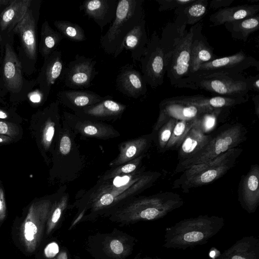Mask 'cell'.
Masks as SVG:
<instances>
[{
	"label": "cell",
	"instance_id": "obj_1",
	"mask_svg": "<svg viewBox=\"0 0 259 259\" xmlns=\"http://www.w3.org/2000/svg\"><path fill=\"white\" fill-rule=\"evenodd\" d=\"M145 169L142 166L130 174L107 180L98 179L92 188L76 198L72 204L78 213L72 226L80 220L109 217L126 202L153 186L161 174Z\"/></svg>",
	"mask_w": 259,
	"mask_h": 259
},
{
	"label": "cell",
	"instance_id": "obj_2",
	"mask_svg": "<svg viewBox=\"0 0 259 259\" xmlns=\"http://www.w3.org/2000/svg\"><path fill=\"white\" fill-rule=\"evenodd\" d=\"M186 26L169 22L163 28L160 37L167 76L171 85L175 87L189 74L193 28L191 26L187 30Z\"/></svg>",
	"mask_w": 259,
	"mask_h": 259
},
{
	"label": "cell",
	"instance_id": "obj_3",
	"mask_svg": "<svg viewBox=\"0 0 259 259\" xmlns=\"http://www.w3.org/2000/svg\"><path fill=\"white\" fill-rule=\"evenodd\" d=\"M183 202V198L172 192L136 196L113 211L109 217L111 221L122 225L151 220L179 207Z\"/></svg>",
	"mask_w": 259,
	"mask_h": 259
},
{
	"label": "cell",
	"instance_id": "obj_4",
	"mask_svg": "<svg viewBox=\"0 0 259 259\" xmlns=\"http://www.w3.org/2000/svg\"><path fill=\"white\" fill-rule=\"evenodd\" d=\"M144 0H118L115 17L100 41L107 54L117 58L123 50L124 38L145 18Z\"/></svg>",
	"mask_w": 259,
	"mask_h": 259
},
{
	"label": "cell",
	"instance_id": "obj_5",
	"mask_svg": "<svg viewBox=\"0 0 259 259\" xmlns=\"http://www.w3.org/2000/svg\"><path fill=\"white\" fill-rule=\"evenodd\" d=\"M179 88L201 90L218 96L245 97L250 91L248 78L241 74L214 72L195 73L182 79Z\"/></svg>",
	"mask_w": 259,
	"mask_h": 259
},
{
	"label": "cell",
	"instance_id": "obj_6",
	"mask_svg": "<svg viewBox=\"0 0 259 259\" xmlns=\"http://www.w3.org/2000/svg\"><path fill=\"white\" fill-rule=\"evenodd\" d=\"M243 149L238 147L229 150L214 159L194 165L183 172L173 183V188H181L184 193L218 180L233 167Z\"/></svg>",
	"mask_w": 259,
	"mask_h": 259
},
{
	"label": "cell",
	"instance_id": "obj_7",
	"mask_svg": "<svg viewBox=\"0 0 259 259\" xmlns=\"http://www.w3.org/2000/svg\"><path fill=\"white\" fill-rule=\"evenodd\" d=\"M247 133L246 128L240 123L225 124L202 149L191 157L178 162L175 173L182 172L193 165L207 162L229 150L239 147L246 140Z\"/></svg>",
	"mask_w": 259,
	"mask_h": 259
},
{
	"label": "cell",
	"instance_id": "obj_8",
	"mask_svg": "<svg viewBox=\"0 0 259 259\" xmlns=\"http://www.w3.org/2000/svg\"><path fill=\"white\" fill-rule=\"evenodd\" d=\"M62 125L57 143L58 164L60 180L66 183L80 176L87 160L75 141L76 135L64 122Z\"/></svg>",
	"mask_w": 259,
	"mask_h": 259
},
{
	"label": "cell",
	"instance_id": "obj_9",
	"mask_svg": "<svg viewBox=\"0 0 259 259\" xmlns=\"http://www.w3.org/2000/svg\"><path fill=\"white\" fill-rule=\"evenodd\" d=\"M142 74L147 83L155 89L163 83L166 73L165 59L160 37L153 31L140 60Z\"/></svg>",
	"mask_w": 259,
	"mask_h": 259
},
{
	"label": "cell",
	"instance_id": "obj_10",
	"mask_svg": "<svg viewBox=\"0 0 259 259\" xmlns=\"http://www.w3.org/2000/svg\"><path fill=\"white\" fill-rule=\"evenodd\" d=\"M159 107V115L152 131L155 134L169 118L177 120H194L214 109L189 103L184 100L183 96L164 99L160 102Z\"/></svg>",
	"mask_w": 259,
	"mask_h": 259
},
{
	"label": "cell",
	"instance_id": "obj_11",
	"mask_svg": "<svg viewBox=\"0 0 259 259\" xmlns=\"http://www.w3.org/2000/svg\"><path fill=\"white\" fill-rule=\"evenodd\" d=\"M93 58L76 54L74 59L64 67L60 79L65 86L77 90L90 88L95 76L99 73Z\"/></svg>",
	"mask_w": 259,
	"mask_h": 259
},
{
	"label": "cell",
	"instance_id": "obj_12",
	"mask_svg": "<svg viewBox=\"0 0 259 259\" xmlns=\"http://www.w3.org/2000/svg\"><path fill=\"white\" fill-rule=\"evenodd\" d=\"M62 121L76 135L82 137L109 140L120 136L113 126L104 122L85 118L64 111Z\"/></svg>",
	"mask_w": 259,
	"mask_h": 259
},
{
	"label": "cell",
	"instance_id": "obj_13",
	"mask_svg": "<svg viewBox=\"0 0 259 259\" xmlns=\"http://www.w3.org/2000/svg\"><path fill=\"white\" fill-rule=\"evenodd\" d=\"M251 67H255L258 70L259 61L242 50L234 55L217 58L203 64L195 73L223 72L241 74Z\"/></svg>",
	"mask_w": 259,
	"mask_h": 259
},
{
	"label": "cell",
	"instance_id": "obj_14",
	"mask_svg": "<svg viewBox=\"0 0 259 259\" xmlns=\"http://www.w3.org/2000/svg\"><path fill=\"white\" fill-rule=\"evenodd\" d=\"M48 217V209L31 211L21 225L20 237L27 252H33L38 246Z\"/></svg>",
	"mask_w": 259,
	"mask_h": 259
},
{
	"label": "cell",
	"instance_id": "obj_15",
	"mask_svg": "<svg viewBox=\"0 0 259 259\" xmlns=\"http://www.w3.org/2000/svg\"><path fill=\"white\" fill-rule=\"evenodd\" d=\"M115 84L117 90L129 98L138 99L147 92V84L142 73L132 64H126L120 68Z\"/></svg>",
	"mask_w": 259,
	"mask_h": 259
},
{
	"label": "cell",
	"instance_id": "obj_16",
	"mask_svg": "<svg viewBox=\"0 0 259 259\" xmlns=\"http://www.w3.org/2000/svg\"><path fill=\"white\" fill-rule=\"evenodd\" d=\"M127 106L112 100L106 96L101 101L74 112L77 116L85 118L104 122L115 121L119 119Z\"/></svg>",
	"mask_w": 259,
	"mask_h": 259
},
{
	"label": "cell",
	"instance_id": "obj_17",
	"mask_svg": "<svg viewBox=\"0 0 259 259\" xmlns=\"http://www.w3.org/2000/svg\"><path fill=\"white\" fill-rule=\"evenodd\" d=\"M192 27L193 37L190 48L191 59L189 75L196 72L202 64L217 58L214 53V49L202 33L201 23L198 22Z\"/></svg>",
	"mask_w": 259,
	"mask_h": 259
},
{
	"label": "cell",
	"instance_id": "obj_18",
	"mask_svg": "<svg viewBox=\"0 0 259 259\" xmlns=\"http://www.w3.org/2000/svg\"><path fill=\"white\" fill-rule=\"evenodd\" d=\"M238 200L249 212L256 208L259 203V165L252 164L248 172L241 176L238 188Z\"/></svg>",
	"mask_w": 259,
	"mask_h": 259
},
{
	"label": "cell",
	"instance_id": "obj_19",
	"mask_svg": "<svg viewBox=\"0 0 259 259\" xmlns=\"http://www.w3.org/2000/svg\"><path fill=\"white\" fill-rule=\"evenodd\" d=\"M155 134L152 133L123 142L118 146L119 154L109 163L111 167L128 162L146 154L154 141Z\"/></svg>",
	"mask_w": 259,
	"mask_h": 259
},
{
	"label": "cell",
	"instance_id": "obj_20",
	"mask_svg": "<svg viewBox=\"0 0 259 259\" xmlns=\"http://www.w3.org/2000/svg\"><path fill=\"white\" fill-rule=\"evenodd\" d=\"M118 0H87L83 2L79 9L100 27L101 31L114 20Z\"/></svg>",
	"mask_w": 259,
	"mask_h": 259
},
{
	"label": "cell",
	"instance_id": "obj_21",
	"mask_svg": "<svg viewBox=\"0 0 259 259\" xmlns=\"http://www.w3.org/2000/svg\"><path fill=\"white\" fill-rule=\"evenodd\" d=\"M13 30L19 36L27 57L30 59H35L37 57L36 23L31 10L27 11Z\"/></svg>",
	"mask_w": 259,
	"mask_h": 259
},
{
	"label": "cell",
	"instance_id": "obj_22",
	"mask_svg": "<svg viewBox=\"0 0 259 259\" xmlns=\"http://www.w3.org/2000/svg\"><path fill=\"white\" fill-rule=\"evenodd\" d=\"M105 97L90 91L81 90H64L57 94L58 102L74 112L95 104Z\"/></svg>",
	"mask_w": 259,
	"mask_h": 259
},
{
	"label": "cell",
	"instance_id": "obj_23",
	"mask_svg": "<svg viewBox=\"0 0 259 259\" xmlns=\"http://www.w3.org/2000/svg\"><path fill=\"white\" fill-rule=\"evenodd\" d=\"M3 76L5 84L9 90L17 91L21 89L23 82L21 64L9 44H7L5 46Z\"/></svg>",
	"mask_w": 259,
	"mask_h": 259
},
{
	"label": "cell",
	"instance_id": "obj_24",
	"mask_svg": "<svg viewBox=\"0 0 259 259\" xmlns=\"http://www.w3.org/2000/svg\"><path fill=\"white\" fill-rule=\"evenodd\" d=\"M259 5H243L219 9L209 16V21L213 26L224 24L243 19L257 14Z\"/></svg>",
	"mask_w": 259,
	"mask_h": 259
},
{
	"label": "cell",
	"instance_id": "obj_25",
	"mask_svg": "<svg viewBox=\"0 0 259 259\" xmlns=\"http://www.w3.org/2000/svg\"><path fill=\"white\" fill-rule=\"evenodd\" d=\"M146 20L143 19L125 36L123 49L129 51L134 62L140 61L148 42Z\"/></svg>",
	"mask_w": 259,
	"mask_h": 259
},
{
	"label": "cell",
	"instance_id": "obj_26",
	"mask_svg": "<svg viewBox=\"0 0 259 259\" xmlns=\"http://www.w3.org/2000/svg\"><path fill=\"white\" fill-rule=\"evenodd\" d=\"M213 135L204 134L194 125L189 131L178 149L179 162L187 159L202 149Z\"/></svg>",
	"mask_w": 259,
	"mask_h": 259
},
{
	"label": "cell",
	"instance_id": "obj_27",
	"mask_svg": "<svg viewBox=\"0 0 259 259\" xmlns=\"http://www.w3.org/2000/svg\"><path fill=\"white\" fill-rule=\"evenodd\" d=\"M207 0H195L187 5L177 8L175 11L176 18L174 22L179 26L198 23L207 11Z\"/></svg>",
	"mask_w": 259,
	"mask_h": 259
},
{
	"label": "cell",
	"instance_id": "obj_28",
	"mask_svg": "<svg viewBox=\"0 0 259 259\" xmlns=\"http://www.w3.org/2000/svg\"><path fill=\"white\" fill-rule=\"evenodd\" d=\"M185 101L193 105L206 107L212 109H223L230 107L245 103L248 101V97H228L217 96L212 97L203 95L183 96Z\"/></svg>",
	"mask_w": 259,
	"mask_h": 259
},
{
	"label": "cell",
	"instance_id": "obj_29",
	"mask_svg": "<svg viewBox=\"0 0 259 259\" xmlns=\"http://www.w3.org/2000/svg\"><path fill=\"white\" fill-rule=\"evenodd\" d=\"M31 3V0H14L0 15L1 30H13L24 17Z\"/></svg>",
	"mask_w": 259,
	"mask_h": 259
},
{
	"label": "cell",
	"instance_id": "obj_30",
	"mask_svg": "<svg viewBox=\"0 0 259 259\" xmlns=\"http://www.w3.org/2000/svg\"><path fill=\"white\" fill-rule=\"evenodd\" d=\"M224 25L232 38L245 41L250 34L259 29V15L227 22Z\"/></svg>",
	"mask_w": 259,
	"mask_h": 259
},
{
	"label": "cell",
	"instance_id": "obj_31",
	"mask_svg": "<svg viewBox=\"0 0 259 259\" xmlns=\"http://www.w3.org/2000/svg\"><path fill=\"white\" fill-rule=\"evenodd\" d=\"M63 68L62 53L55 51L47 58L43 69V88L47 93L60 77Z\"/></svg>",
	"mask_w": 259,
	"mask_h": 259
},
{
	"label": "cell",
	"instance_id": "obj_32",
	"mask_svg": "<svg viewBox=\"0 0 259 259\" xmlns=\"http://www.w3.org/2000/svg\"><path fill=\"white\" fill-rule=\"evenodd\" d=\"M63 36L58 31L54 30L46 21L42 25L39 51L47 58L55 51L63 39Z\"/></svg>",
	"mask_w": 259,
	"mask_h": 259
},
{
	"label": "cell",
	"instance_id": "obj_33",
	"mask_svg": "<svg viewBox=\"0 0 259 259\" xmlns=\"http://www.w3.org/2000/svg\"><path fill=\"white\" fill-rule=\"evenodd\" d=\"M122 236L108 235L102 243L103 252L113 259H122L127 255L131 247L127 246Z\"/></svg>",
	"mask_w": 259,
	"mask_h": 259
},
{
	"label": "cell",
	"instance_id": "obj_34",
	"mask_svg": "<svg viewBox=\"0 0 259 259\" xmlns=\"http://www.w3.org/2000/svg\"><path fill=\"white\" fill-rule=\"evenodd\" d=\"M196 120H177L164 152L179 149L189 131L194 125Z\"/></svg>",
	"mask_w": 259,
	"mask_h": 259
},
{
	"label": "cell",
	"instance_id": "obj_35",
	"mask_svg": "<svg viewBox=\"0 0 259 259\" xmlns=\"http://www.w3.org/2000/svg\"><path fill=\"white\" fill-rule=\"evenodd\" d=\"M54 24L63 37L71 41L81 42L87 39L83 29L77 24L67 20H57Z\"/></svg>",
	"mask_w": 259,
	"mask_h": 259
},
{
	"label": "cell",
	"instance_id": "obj_36",
	"mask_svg": "<svg viewBox=\"0 0 259 259\" xmlns=\"http://www.w3.org/2000/svg\"><path fill=\"white\" fill-rule=\"evenodd\" d=\"M146 156V154H144L128 162L111 167L105 171L99 179L107 180L117 176L133 173L142 166V161Z\"/></svg>",
	"mask_w": 259,
	"mask_h": 259
},
{
	"label": "cell",
	"instance_id": "obj_37",
	"mask_svg": "<svg viewBox=\"0 0 259 259\" xmlns=\"http://www.w3.org/2000/svg\"><path fill=\"white\" fill-rule=\"evenodd\" d=\"M69 195L64 192L54 208L47 223V234L49 235L55 229L60 221L64 211L68 206Z\"/></svg>",
	"mask_w": 259,
	"mask_h": 259
},
{
	"label": "cell",
	"instance_id": "obj_38",
	"mask_svg": "<svg viewBox=\"0 0 259 259\" xmlns=\"http://www.w3.org/2000/svg\"><path fill=\"white\" fill-rule=\"evenodd\" d=\"M223 109H214L206 112L196 119L194 126L206 134L215 127L219 115Z\"/></svg>",
	"mask_w": 259,
	"mask_h": 259
},
{
	"label": "cell",
	"instance_id": "obj_39",
	"mask_svg": "<svg viewBox=\"0 0 259 259\" xmlns=\"http://www.w3.org/2000/svg\"><path fill=\"white\" fill-rule=\"evenodd\" d=\"M177 120L169 118L158 130L157 135L156 144L160 152H164L165 148L169 141Z\"/></svg>",
	"mask_w": 259,
	"mask_h": 259
},
{
	"label": "cell",
	"instance_id": "obj_40",
	"mask_svg": "<svg viewBox=\"0 0 259 259\" xmlns=\"http://www.w3.org/2000/svg\"><path fill=\"white\" fill-rule=\"evenodd\" d=\"M195 0H157L159 12L176 10L193 2Z\"/></svg>",
	"mask_w": 259,
	"mask_h": 259
},
{
	"label": "cell",
	"instance_id": "obj_41",
	"mask_svg": "<svg viewBox=\"0 0 259 259\" xmlns=\"http://www.w3.org/2000/svg\"><path fill=\"white\" fill-rule=\"evenodd\" d=\"M59 251V247L56 242H52L49 243L44 249L45 255L49 258L55 256Z\"/></svg>",
	"mask_w": 259,
	"mask_h": 259
},
{
	"label": "cell",
	"instance_id": "obj_42",
	"mask_svg": "<svg viewBox=\"0 0 259 259\" xmlns=\"http://www.w3.org/2000/svg\"><path fill=\"white\" fill-rule=\"evenodd\" d=\"M204 237L203 234L199 231H192L185 233L183 239L187 242H196L202 240Z\"/></svg>",
	"mask_w": 259,
	"mask_h": 259
},
{
	"label": "cell",
	"instance_id": "obj_43",
	"mask_svg": "<svg viewBox=\"0 0 259 259\" xmlns=\"http://www.w3.org/2000/svg\"><path fill=\"white\" fill-rule=\"evenodd\" d=\"M234 0H213L210 2V8L214 9H221L228 7Z\"/></svg>",
	"mask_w": 259,
	"mask_h": 259
},
{
	"label": "cell",
	"instance_id": "obj_44",
	"mask_svg": "<svg viewBox=\"0 0 259 259\" xmlns=\"http://www.w3.org/2000/svg\"><path fill=\"white\" fill-rule=\"evenodd\" d=\"M250 84V91L258 92L259 91V78L258 75L251 76L248 78Z\"/></svg>",
	"mask_w": 259,
	"mask_h": 259
},
{
	"label": "cell",
	"instance_id": "obj_45",
	"mask_svg": "<svg viewBox=\"0 0 259 259\" xmlns=\"http://www.w3.org/2000/svg\"><path fill=\"white\" fill-rule=\"evenodd\" d=\"M254 104H255V113L257 117L259 115V97L258 95H256L252 99Z\"/></svg>",
	"mask_w": 259,
	"mask_h": 259
},
{
	"label": "cell",
	"instance_id": "obj_46",
	"mask_svg": "<svg viewBox=\"0 0 259 259\" xmlns=\"http://www.w3.org/2000/svg\"><path fill=\"white\" fill-rule=\"evenodd\" d=\"M33 102H39L40 101V95L37 93H34L30 97Z\"/></svg>",
	"mask_w": 259,
	"mask_h": 259
},
{
	"label": "cell",
	"instance_id": "obj_47",
	"mask_svg": "<svg viewBox=\"0 0 259 259\" xmlns=\"http://www.w3.org/2000/svg\"><path fill=\"white\" fill-rule=\"evenodd\" d=\"M8 131V126L4 122L0 121V134H5Z\"/></svg>",
	"mask_w": 259,
	"mask_h": 259
},
{
	"label": "cell",
	"instance_id": "obj_48",
	"mask_svg": "<svg viewBox=\"0 0 259 259\" xmlns=\"http://www.w3.org/2000/svg\"><path fill=\"white\" fill-rule=\"evenodd\" d=\"M56 259H68V255L66 251H62L60 252L58 254Z\"/></svg>",
	"mask_w": 259,
	"mask_h": 259
},
{
	"label": "cell",
	"instance_id": "obj_49",
	"mask_svg": "<svg viewBox=\"0 0 259 259\" xmlns=\"http://www.w3.org/2000/svg\"><path fill=\"white\" fill-rule=\"evenodd\" d=\"M14 0H0V8L2 5H9Z\"/></svg>",
	"mask_w": 259,
	"mask_h": 259
},
{
	"label": "cell",
	"instance_id": "obj_50",
	"mask_svg": "<svg viewBox=\"0 0 259 259\" xmlns=\"http://www.w3.org/2000/svg\"><path fill=\"white\" fill-rule=\"evenodd\" d=\"M7 114L5 112L0 110V118L4 119V118H7Z\"/></svg>",
	"mask_w": 259,
	"mask_h": 259
},
{
	"label": "cell",
	"instance_id": "obj_51",
	"mask_svg": "<svg viewBox=\"0 0 259 259\" xmlns=\"http://www.w3.org/2000/svg\"><path fill=\"white\" fill-rule=\"evenodd\" d=\"M231 259H246L245 257L241 255H236L233 256Z\"/></svg>",
	"mask_w": 259,
	"mask_h": 259
},
{
	"label": "cell",
	"instance_id": "obj_52",
	"mask_svg": "<svg viewBox=\"0 0 259 259\" xmlns=\"http://www.w3.org/2000/svg\"><path fill=\"white\" fill-rule=\"evenodd\" d=\"M3 141V140L0 138V142H2Z\"/></svg>",
	"mask_w": 259,
	"mask_h": 259
},
{
	"label": "cell",
	"instance_id": "obj_53",
	"mask_svg": "<svg viewBox=\"0 0 259 259\" xmlns=\"http://www.w3.org/2000/svg\"><path fill=\"white\" fill-rule=\"evenodd\" d=\"M2 40V36L0 35V41Z\"/></svg>",
	"mask_w": 259,
	"mask_h": 259
}]
</instances>
